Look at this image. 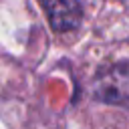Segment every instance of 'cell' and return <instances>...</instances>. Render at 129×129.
Wrapping results in <instances>:
<instances>
[{
	"label": "cell",
	"mask_w": 129,
	"mask_h": 129,
	"mask_svg": "<svg viewBox=\"0 0 129 129\" xmlns=\"http://www.w3.org/2000/svg\"><path fill=\"white\" fill-rule=\"evenodd\" d=\"M40 4L54 32H69L81 24L83 10L77 0H40Z\"/></svg>",
	"instance_id": "cell-2"
},
{
	"label": "cell",
	"mask_w": 129,
	"mask_h": 129,
	"mask_svg": "<svg viewBox=\"0 0 129 129\" xmlns=\"http://www.w3.org/2000/svg\"><path fill=\"white\" fill-rule=\"evenodd\" d=\"M93 97L103 103L123 105L129 103V67L113 64L101 69L93 79Z\"/></svg>",
	"instance_id": "cell-1"
}]
</instances>
